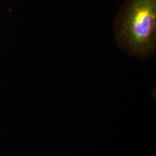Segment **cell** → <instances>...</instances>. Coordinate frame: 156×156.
<instances>
[{
	"label": "cell",
	"mask_w": 156,
	"mask_h": 156,
	"mask_svg": "<svg viewBox=\"0 0 156 156\" xmlns=\"http://www.w3.org/2000/svg\"><path fill=\"white\" fill-rule=\"evenodd\" d=\"M117 46L146 60L156 50V0H125L114 24Z\"/></svg>",
	"instance_id": "cell-1"
}]
</instances>
